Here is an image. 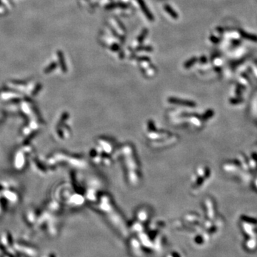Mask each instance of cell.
<instances>
[{
	"instance_id": "277c9868",
	"label": "cell",
	"mask_w": 257,
	"mask_h": 257,
	"mask_svg": "<svg viewBox=\"0 0 257 257\" xmlns=\"http://www.w3.org/2000/svg\"><path fill=\"white\" fill-rule=\"evenodd\" d=\"M148 32H149V31L147 29H143L142 32H141L140 35L138 37V39H137L138 42L140 43V44L142 43L143 42H144V40H145L146 37H147V34H148Z\"/></svg>"
},
{
	"instance_id": "3957f363",
	"label": "cell",
	"mask_w": 257,
	"mask_h": 257,
	"mask_svg": "<svg viewBox=\"0 0 257 257\" xmlns=\"http://www.w3.org/2000/svg\"><path fill=\"white\" fill-rule=\"evenodd\" d=\"M127 7H128V5L124 4V3H112V4L107 5L106 9L111 10V9L114 8H127Z\"/></svg>"
},
{
	"instance_id": "6da1fadb",
	"label": "cell",
	"mask_w": 257,
	"mask_h": 257,
	"mask_svg": "<svg viewBox=\"0 0 257 257\" xmlns=\"http://www.w3.org/2000/svg\"><path fill=\"white\" fill-rule=\"evenodd\" d=\"M138 3H139V6H140L141 9H142L143 13H144V15L146 16V17L150 21H154V17L153 16V14H151L150 10H149V8L147 7V4H145L144 0H137Z\"/></svg>"
},
{
	"instance_id": "7a4b0ae2",
	"label": "cell",
	"mask_w": 257,
	"mask_h": 257,
	"mask_svg": "<svg viewBox=\"0 0 257 257\" xmlns=\"http://www.w3.org/2000/svg\"><path fill=\"white\" fill-rule=\"evenodd\" d=\"M164 9L165 11L167 12V14H169L173 19H177L179 18V14L176 12L174 10V9L172 7H171L169 4H165L164 6Z\"/></svg>"
},
{
	"instance_id": "8992f818",
	"label": "cell",
	"mask_w": 257,
	"mask_h": 257,
	"mask_svg": "<svg viewBox=\"0 0 257 257\" xmlns=\"http://www.w3.org/2000/svg\"><path fill=\"white\" fill-rule=\"evenodd\" d=\"M136 50L138 51H147V52H151L153 50V48L149 46H140V47L137 48Z\"/></svg>"
},
{
	"instance_id": "5b68a950",
	"label": "cell",
	"mask_w": 257,
	"mask_h": 257,
	"mask_svg": "<svg viewBox=\"0 0 257 257\" xmlns=\"http://www.w3.org/2000/svg\"><path fill=\"white\" fill-rule=\"evenodd\" d=\"M196 61V58H192L190 59L189 60L186 61L184 64V67L185 68H189L190 67H192Z\"/></svg>"
},
{
	"instance_id": "52a82bcc",
	"label": "cell",
	"mask_w": 257,
	"mask_h": 257,
	"mask_svg": "<svg viewBox=\"0 0 257 257\" xmlns=\"http://www.w3.org/2000/svg\"><path fill=\"white\" fill-rule=\"evenodd\" d=\"M112 49L113 51H117V50H119V47L118 45L114 44V45H112Z\"/></svg>"
}]
</instances>
